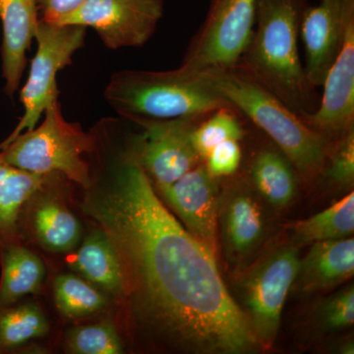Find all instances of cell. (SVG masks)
<instances>
[{
  "label": "cell",
  "mask_w": 354,
  "mask_h": 354,
  "mask_svg": "<svg viewBox=\"0 0 354 354\" xmlns=\"http://www.w3.org/2000/svg\"><path fill=\"white\" fill-rule=\"evenodd\" d=\"M297 171L277 147L256 153L250 165V176L256 189L272 205L285 207L297 194Z\"/></svg>",
  "instance_id": "ffe728a7"
},
{
  "label": "cell",
  "mask_w": 354,
  "mask_h": 354,
  "mask_svg": "<svg viewBox=\"0 0 354 354\" xmlns=\"http://www.w3.org/2000/svg\"><path fill=\"white\" fill-rule=\"evenodd\" d=\"M295 239L301 244L346 239L354 230V194L349 193L329 208L293 225Z\"/></svg>",
  "instance_id": "7402d4cb"
},
{
  "label": "cell",
  "mask_w": 354,
  "mask_h": 354,
  "mask_svg": "<svg viewBox=\"0 0 354 354\" xmlns=\"http://www.w3.org/2000/svg\"><path fill=\"white\" fill-rule=\"evenodd\" d=\"M1 71L4 93L12 99L27 67V53L39 23L37 0H0Z\"/></svg>",
  "instance_id": "5bb4252c"
},
{
  "label": "cell",
  "mask_w": 354,
  "mask_h": 354,
  "mask_svg": "<svg viewBox=\"0 0 354 354\" xmlns=\"http://www.w3.org/2000/svg\"><path fill=\"white\" fill-rule=\"evenodd\" d=\"M353 272V239L318 241L300 259L295 281L304 291L328 290L351 278Z\"/></svg>",
  "instance_id": "2e32d148"
},
{
  "label": "cell",
  "mask_w": 354,
  "mask_h": 354,
  "mask_svg": "<svg viewBox=\"0 0 354 354\" xmlns=\"http://www.w3.org/2000/svg\"><path fill=\"white\" fill-rule=\"evenodd\" d=\"M158 189L183 221L186 230L216 253L218 178L209 174L204 162L174 183L160 186Z\"/></svg>",
  "instance_id": "4fadbf2b"
},
{
  "label": "cell",
  "mask_w": 354,
  "mask_h": 354,
  "mask_svg": "<svg viewBox=\"0 0 354 354\" xmlns=\"http://www.w3.org/2000/svg\"><path fill=\"white\" fill-rule=\"evenodd\" d=\"M257 6L258 0H209L206 18L179 67L197 73L236 66L252 37Z\"/></svg>",
  "instance_id": "52a82bcc"
},
{
  "label": "cell",
  "mask_w": 354,
  "mask_h": 354,
  "mask_svg": "<svg viewBox=\"0 0 354 354\" xmlns=\"http://www.w3.org/2000/svg\"><path fill=\"white\" fill-rule=\"evenodd\" d=\"M353 13L354 0H320L317 6L308 4L304 9L299 38L305 48V73L314 88L322 87L341 50L346 20Z\"/></svg>",
  "instance_id": "7c38bea8"
},
{
  "label": "cell",
  "mask_w": 354,
  "mask_h": 354,
  "mask_svg": "<svg viewBox=\"0 0 354 354\" xmlns=\"http://www.w3.org/2000/svg\"><path fill=\"white\" fill-rule=\"evenodd\" d=\"M221 234L228 259L241 264L259 246L265 234V221L259 203L246 188L228 193L221 209Z\"/></svg>",
  "instance_id": "9a60e30c"
},
{
  "label": "cell",
  "mask_w": 354,
  "mask_h": 354,
  "mask_svg": "<svg viewBox=\"0 0 354 354\" xmlns=\"http://www.w3.org/2000/svg\"><path fill=\"white\" fill-rule=\"evenodd\" d=\"M82 207L113 242L124 288L153 326L193 353L259 348L248 318L221 279L216 253L165 208L140 162L134 139Z\"/></svg>",
  "instance_id": "6da1fadb"
},
{
  "label": "cell",
  "mask_w": 354,
  "mask_h": 354,
  "mask_svg": "<svg viewBox=\"0 0 354 354\" xmlns=\"http://www.w3.org/2000/svg\"><path fill=\"white\" fill-rule=\"evenodd\" d=\"M299 261L297 247H279L254 266L242 281L245 315L260 346L270 348L276 339Z\"/></svg>",
  "instance_id": "ba28073f"
},
{
  "label": "cell",
  "mask_w": 354,
  "mask_h": 354,
  "mask_svg": "<svg viewBox=\"0 0 354 354\" xmlns=\"http://www.w3.org/2000/svg\"><path fill=\"white\" fill-rule=\"evenodd\" d=\"M206 115L134 123L143 129L135 139L137 156L144 171L158 187L174 183L201 164L191 132Z\"/></svg>",
  "instance_id": "30bf717a"
},
{
  "label": "cell",
  "mask_w": 354,
  "mask_h": 354,
  "mask_svg": "<svg viewBox=\"0 0 354 354\" xmlns=\"http://www.w3.org/2000/svg\"><path fill=\"white\" fill-rule=\"evenodd\" d=\"M211 88L271 138L298 176L311 181L325 169L330 143L239 67L197 72Z\"/></svg>",
  "instance_id": "3957f363"
},
{
  "label": "cell",
  "mask_w": 354,
  "mask_h": 354,
  "mask_svg": "<svg viewBox=\"0 0 354 354\" xmlns=\"http://www.w3.org/2000/svg\"><path fill=\"white\" fill-rule=\"evenodd\" d=\"M307 0H258L252 37L236 67L300 118L315 113L319 99L298 51Z\"/></svg>",
  "instance_id": "7a4b0ae2"
},
{
  "label": "cell",
  "mask_w": 354,
  "mask_h": 354,
  "mask_svg": "<svg viewBox=\"0 0 354 354\" xmlns=\"http://www.w3.org/2000/svg\"><path fill=\"white\" fill-rule=\"evenodd\" d=\"M53 288L55 305L67 318L93 315L108 305V299L101 291L74 274H60Z\"/></svg>",
  "instance_id": "cb8c5ba5"
},
{
  "label": "cell",
  "mask_w": 354,
  "mask_h": 354,
  "mask_svg": "<svg viewBox=\"0 0 354 354\" xmlns=\"http://www.w3.org/2000/svg\"><path fill=\"white\" fill-rule=\"evenodd\" d=\"M93 146L92 134L65 120L57 101L46 109L34 129L20 133L0 147V155L9 165L23 171L62 174L84 188H90L92 174L84 156L92 152Z\"/></svg>",
  "instance_id": "5b68a950"
},
{
  "label": "cell",
  "mask_w": 354,
  "mask_h": 354,
  "mask_svg": "<svg viewBox=\"0 0 354 354\" xmlns=\"http://www.w3.org/2000/svg\"><path fill=\"white\" fill-rule=\"evenodd\" d=\"M67 348L76 354H120L122 342L115 326L109 321L80 326L66 337Z\"/></svg>",
  "instance_id": "484cf974"
},
{
  "label": "cell",
  "mask_w": 354,
  "mask_h": 354,
  "mask_svg": "<svg viewBox=\"0 0 354 354\" xmlns=\"http://www.w3.org/2000/svg\"><path fill=\"white\" fill-rule=\"evenodd\" d=\"M48 330V320L37 304H14L0 308V353L20 348Z\"/></svg>",
  "instance_id": "603a6c76"
},
{
  "label": "cell",
  "mask_w": 354,
  "mask_h": 354,
  "mask_svg": "<svg viewBox=\"0 0 354 354\" xmlns=\"http://www.w3.org/2000/svg\"><path fill=\"white\" fill-rule=\"evenodd\" d=\"M323 325L327 329L342 330L354 322V290L353 286L339 291L328 299L321 311Z\"/></svg>",
  "instance_id": "83f0119b"
},
{
  "label": "cell",
  "mask_w": 354,
  "mask_h": 354,
  "mask_svg": "<svg viewBox=\"0 0 354 354\" xmlns=\"http://www.w3.org/2000/svg\"><path fill=\"white\" fill-rule=\"evenodd\" d=\"M86 0H37L39 19L60 24L76 12Z\"/></svg>",
  "instance_id": "f546056e"
},
{
  "label": "cell",
  "mask_w": 354,
  "mask_h": 354,
  "mask_svg": "<svg viewBox=\"0 0 354 354\" xmlns=\"http://www.w3.org/2000/svg\"><path fill=\"white\" fill-rule=\"evenodd\" d=\"M72 267L93 286L114 295L124 293L120 257L104 230L88 235L77 251Z\"/></svg>",
  "instance_id": "ac0fdd59"
},
{
  "label": "cell",
  "mask_w": 354,
  "mask_h": 354,
  "mask_svg": "<svg viewBox=\"0 0 354 354\" xmlns=\"http://www.w3.org/2000/svg\"><path fill=\"white\" fill-rule=\"evenodd\" d=\"M237 114L239 111L232 106H223L207 114L193 128L191 140L203 162L218 144L244 138L245 130Z\"/></svg>",
  "instance_id": "d4e9b609"
},
{
  "label": "cell",
  "mask_w": 354,
  "mask_h": 354,
  "mask_svg": "<svg viewBox=\"0 0 354 354\" xmlns=\"http://www.w3.org/2000/svg\"><path fill=\"white\" fill-rule=\"evenodd\" d=\"M328 176L335 184L348 186L354 180V128L330 143Z\"/></svg>",
  "instance_id": "4316f807"
},
{
  "label": "cell",
  "mask_w": 354,
  "mask_h": 354,
  "mask_svg": "<svg viewBox=\"0 0 354 354\" xmlns=\"http://www.w3.org/2000/svg\"><path fill=\"white\" fill-rule=\"evenodd\" d=\"M1 248L0 308L17 304L26 295L37 293L43 283L44 265L36 254L13 242Z\"/></svg>",
  "instance_id": "d6986e66"
},
{
  "label": "cell",
  "mask_w": 354,
  "mask_h": 354,
  "mask_svg": "<svg viewBox=\"0 0 354 354\" xmlns=\"http://www.w3.org/2000/svg\"><path fill=\"white\" fill-rule=\"evenodd\" d=\"M87 28L73 24H55L39 20L35 41L37 50L19 100L23 114L13 131L0 144L6 145L20 133L34 129L44 111L59 101L57 75L73 62V57L85 44Z\"/></svg>",
  "instance_id": "8992f818"
},
{
  "label": "cell",
  "mask_w": 354,
  "mask_h": 354,
  "mask_svg": "<svg viewBox=\"0 0 354 354\" xmlns=\"http://www.w3.org/2000/svg\"><path fill=\"white\" fill-rule=\"evenodd\" d=\"M164 0H86L60 24L91 28L109 50L140 48L155 34Z\"/></svg>",
  "instance_id": "9c48e42d"
},
{
  "label": "cell",
  "mask_w": 354,
  "mask_h": 354,
  "mask_svg": "<svg viewBox=\"0 0 354 354\" xmlns=\"http://www.w3.org/2000/svg\"><path fill=\"white\" fill-rule=\"evenodd\" d=\"M322 87L315 113L302 120L332 143L354 128V13L346 20L341 50Z\"/></svg>",
  "instance_id": "8fae6325"
},
{
  "label": "cell",
  "mask_w": 354,
  "mask_h": 354,
  "mask_svg": "<svg viewBox=\"0 0 354 354\" xmlns=\"http://www.w3.org/2000/svg\"><path fill=\"white\" fill-rule=\"evenodd\" d=\"M241 141L228 140L212 149L204 164L212 176L216 178L232 176L239 171L242 160Z\"/></svg>",
  "instance_id": "f1b7e54d"
},
{
  "label": "cell",
  "mask_w": 354,
  "mask_h": 354,
  "mask_svg": "<svg viewBox=\"0 0 354 354\" xmlns=\"http://www.w3.org/2000/svg\"><path fill=\"white\" fill-rule=\"evenodd\" d=\"M104 99L130 122L206 115L228 104L199 73L180 67L167 71L124 69L114 72Z\"/></svg>",
  "instance_id": "277c9868"
},
{
  "label": "cell",
  "mask_w": 354,
  "mask_h": 354,
  "mask_svg": "<svg viewBox=\"0 0 354 354\" xmlns=\"http://www.w3.org/2000/svg\"><path fill=\"white\" fill-rule=\"evenodd\" d=\"M32 215V228L39 243L53 252H69L80 241V223L57 198L46 196Z\"/></svg>",
  "instance_id": "44dd1931"
},
{
  "label": "cell",
  "mask_w": 354,
  "mask_h": 354,
  "mask_svg": "<svg viewBox=\"0 0 354 354\" xmlns=\"http://www.w3.org/2000/svg\"><path fill=\"white\" fill-rule=\"evenodd\" d=\"M58 174H41L9 165L0 155V247L15 242L21 212Z\"/></svg>",
  "instance_id": "e0dca14e"
}]
</instances>
